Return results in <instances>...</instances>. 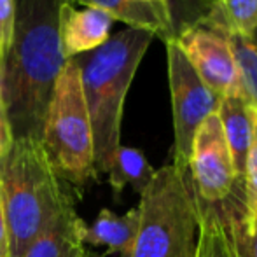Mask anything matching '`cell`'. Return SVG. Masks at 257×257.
I'll return each mask as SVG.
<instances>
[{
  "label": "cell",
  "mask_w": 257,
  "mask_h": 257,
  "mask_svg": "<svg viewBox=\"0 0 257 257\" xmlns=\"http://www.w3.org/2000/svg\"><path fill=\"white\" fill-rule=\"evenodd\" d=\"M65 0H16V23L0 70V89L16 139L41 140L53 86L67 58L61 48Z\"/></svg>",
  "instance_id": "1"
},
{
  "label": "cell",
  "mask_w": 257,
  "mask_h": 257,
  "mask_svg": "<svg viewBox=\"0 0 257 257\" xmlns=\"http://www.w3.org/2000/svg\"><path fill=\"white\" fill-rule=\"evenodd\" d=\"M154 35L146 30L124 28L110 35L103 46L74 60L81 72L82 95L93 132L96 173H107L117 147L124 102L135 74Z\"/></svg>",
  "instance_id": "2"
},
{
  "label": "cell",
  "mask_w": 257,
  "mask_h": 257,
  "mask_svg": "<svg viewBox=\"0 0 257 257\" xmlns=\"http://www.w3.org/2000/svg\"><path fill=\"white\" fill-rule=\"evenodd\" d=\"M0 196L9 231V257L23 255L56 213L72 201L37 139H16L0 159Z\"/></svg>",
  "instance_id": "3"
},
{
  "label": "cell",
  "mask_w": 257,
  "mask_h": 257,
  "mask_svg": "<svg viewBox=\"0 0 257 257\" xmlns=\"http://www.w3.org/2000/svg\"><path fill=\"white\" fill-rule=\"evenodd\" d=\"M139 229L126 257H194L200 229V203L191 175L173 165L156 170L140 194Z\"/></svg>",
  "instance_id": "4"
},
{
  "label": "cell",
  "mask_w": 257,
  "mask_h": 257,
  "mask_svg": "<svg viewBox=\"0 0 257 257\" xmlns=\"http://www.w3.org/2000/svg\"><path fill=\"white\" fill-rule=\"evenodd\" d=\"M41 144L63 182L86 187L96 179L93 132L82 95L81 72L74 58L67 60L46 108Z\"/></svg>",
  "instance_id": "5"
},
{
  "label": "cell",
  "mask_w": 257,
  "mask_h": 257,
  "mask_svg": "<svg viewBox=\"0 0 257 257\" xmlns=\"http://www.w3.org/2000/svg\"><path fill=\"white\" fill-rule=\"evenodd\" d=\"M168 86L173 114V163L180 173L189 172L193 140L201 122L217 112L220 100L200 81L173 41L165 42Z\"/></svg>",
  "instance_id": "6"
},
{
  "label": "cell",
  "mask_w": 257,
  "mask_h": 257,
  "mask_svg": "<svg viewBox=\"0 0 257 257\" xmlns=\"http://www.w3.org/2000/svg\"><path fill=\"white\" fill-rule=\"evenodd\" d=\"M173 42L200 81L219 100L233 93H241L231 34L217 18L206 16L180 32Z\"/></svg>",
  "instance_id": "7"
},
{
  "label": "cell",
  "mask_w": 257,
  "mask_h": 257,
  "mask_svg": "<svg viewBox=\"0 0 257 257\" xmlns=\"http://www.w3.org/2000/svg\"><path fill=\"white\" fill-rule=\"evenodd\" d=\"M189 175L200 203L220 205L241 191L217 112L201 122L193 140Z\"/></svg>",
  "instance_id": "8"
},
{
  "label": "cell",
  "mask_w": 257,
  "mask_h": 257,
  "mask_svg": "<svg viewBox=\"0 0 257 257\" xmlns=\"http://www.w3.org/2000/svg\"><path fill=\"white\" fill-rule=\"evenodd\" d=\"M114 18L95 7L75 9L74 4H65L61 9V48L67 60L81 56L103 46L110 37Z\"/></svg>",
  "instance_id": "9"
},
{
  "label": "cell",
  "mask_w": 257,
  "mask_h": 257,
  "mask_svg": "<svg viewBox=\"0 0 257 257\" xmlns=\"http://www.w3.org/2000/svg\"><path fill=\"white\" fill-rule=\"evenodd\" d=\"M72 4L105 11L114 21H122L128 28L151 32L163 42L175 39L170 4L153 0H72Z\"/></svg>",
  "instance_id": "10"
},
{
  "label": "cell",
  "mask_w": 257,
  "mask_h": 257,
  "mask_svg": "<svg viewBox=\"0 0 257 257\" xmlns=\"http://www.w3.org/2000/svg\"><path fill=\"white\" fill-rule=\"evenodd\" d=\"M84 229L86 222L79 217L74 200L68 201L21 257H75L86 247Z\"/></svg>",
  "instance_id": "11"
},
{
  "label": "cell",
  "mask_w": 257,
  "mask_h": 257,
  "mask_svg": "<svg viewBox=\"0 0 257 257\" xmlns=\"http://www.w3.org/2000/svg\"><path fill=\"white\" fill-rule=\"evenodd\" d=\"M217 115L222 124V132L233 158L236 180L241 191L243 172L247 154L252 142V128H254V107L250 105L243 93H233L220 98L217 107Z\"/></svg>",
  "instance_id": "12"
},
{
  "label": "cell",
  "mask_w": 257,
  "mask_h": 257,
  "mask_svg": "<svg viewBox=\"0 0 257 257\" xmlns=\"http://www.w3.org/2000/svg\"><path fill=\"white\" fill-rule=\"evenodd\" d=\"M139 229V208L117 215L112 210L102 208L91 224H86L84 245L105 247V255L119 254L126 257L133 247Z\"/></svg>",
  "instance_id": "13"
},
{
  "label": "cell",
  "mask_w": 257,
  "mask_h": 257,
  "mask_svg": "<svg viewBox=\"0 0 257 257\" xmlns=\"http://www.w3.org/2000/svg\"><path fill=\"white\" fill-rule=\"evenodd\" d=\"M154 173L156 170L142 151L121 144L112 158L107 175L112 193L115 198H119L126 186L132 187L135 193L142 194L144 189L153 180Z\"/></svg>",
  "instance_id": "14"
},
{
  "label": "cell",
  "mask_w": 257,
  "mask_h": 257,
  "mask_svg": "<svg viewBox=\"0 0 257 257\" xmlns=\"http://www.w3.org/2000/svg\"><path fill=\"white\" fill-rule=\"evenodd\" d=\"M198 248L203 257H238L229 222H227L226 208L222 203H200Z\"/></svg>",
  "instance_id": "15"
},
{
  "label": "cell",
  "mask_w": 257,
  "mask_h": 257,
  "mask_svg": "<svg viewBox=\"0 0 257 257\" xmlns=\"http://www.w3.org/2000/svg\"><path fill=\"white\" fill-rule=\"evenodd\" d=\"M227 222L233 234L234 248L238 257H257V210L250 215H243L241 212L240 194L234 193L229 200L224 201Z\"/></svg>",
  "instance_id": "16"
},
{
  "label": "cell",
  "mask_w": 257,
  "mask_h": 257,
  "mask_svg": "<svg viewBox=\"0 0 257 257\" xmlns=\"http://www.w3.org/2000/svg\"><path fill=\"white\" fill-rule=\"evenodd\" d=\"M208 16L217 18L233 37L250 39L257 32V0H219Z\"/></svg>",
  "instance_id": "17"
},
{
  "label": "cell",
  "mask_w": 257,
  "mask_h": 257,
  "mask_svg": "<svg viewBox=\"0 0 257 257\" xmlns=\"http://www.w3.org/2000/svg\"><path fill=\"white\" fill-rule=\"evenodd\" d=\"M231 42L240 72L241 93L257 110V32L250 39L231 35Z\"/></svg>",
  "instance_id": "18"
},
{
  "label": "cell",
  "mask_w": 257,
  "mask_h": 257,
  "mask_svg": "<svg viewBox=\"0 0 257 257\" xmlns=\"http://www.w3.org/2000/svg\"><path fill=\"white\" fill-rule=\"evenodd\" d=\"M217 2L219 0H177V2H168L175 37L182 30L205 20L215 9Z\"/></svg>",
  "instance_id": "19"
},
{
  "label": "cell",
  "mask_w": 257,
  "mask_h": 257,
  "mask_svg": "<svg viewBox=\"0 0 257 257\" xmlns=\"http://www.w3.org/2000/svg\"><path fill=\"white\" fill-rule=\"evenodd\" d=\"M241 212L243 215H250L257 210V110L254 108V128H252V142L247 154L241 184Z\"/></svg>",
  "instance_id": "20"
},
{
  "label": "cell",
  "mask_w": 257,
  "mask_h": 257,
  "mask_svg": "<svg viewBox=\"0 0 257 257\" xmlns=\"http://www.w3.org/2000/svg\"><path fill=\"white\" fill-rule=\"evenodd\" d=\"M16 23V0H0V70L9 53Z\"/></svg>",
  "instance_id": "21"
},
{
  "label": "cell",
  "mask_w": 257,
  "mask_h": 257,
  "mask_svg": "<svg viewBox=\"0 0 257 257\" xmlns=\"http://www.w3.org/2000/svg\"><path fill=\"white\" fill-rule=\"evenodd\" d=\"M13 144H14L13 126H11L6 100H4L2 89H0V159L6 158L7 153L11 151V147H13Z\"/></svg>",
  "instance_id": "22"
},
{
  "label": "cell",
  "mask_w": 257,
  "mask_h": 257,
  "mask_svg": "<svg viewBox=\"0 0 257 257\" xmlns=\"http://www.w3.org/2000/svg\"><path fill=\"white\" fill-rule=\"evenodd\" d=\"M0 257H9V231L2 206V196H0Z\"/></svg>",
  "instance_id": "23"
},
{
  "label": "cell",
  "mask_w": 257,
  "mask_h": 257,
  "mask_svg": "<svg viewBox=\"0 0 257 257\" xmlns=\"http://www.w3.org/2000/svg\"><path fill=\"white\" fill-rule=\"evenodd\" d=\"M75 257H93V254H91V252H89L86 247H82L81 250H79L77 254H75Z\"/></svg>",
  "instance_id": "24"
},
{
  "label": "cell",
  "mask_w": 257,
  "mask_h": 257,
  "mask_svg": "<svg viewBox=\"0 0 257 257\" xmlns=\"http://www.w3.org/2000/svg\"><path fill=\"white\" fill-rule=\"evenodd\" d=\"M153 2H161V4H168V2H172V0H153Z\"/></svg>",
  "instance_id": "25"
},
{
  "label": "cell",
  "mask_w": 257,
  "mask_h": 257,
  "mask_svg": "<svg viewBox=\"0 0 257 257\" xmlns=\"http://www.w3.org/2000/svg\"><path fill=\"white\" fill-rule=\"evenodd\" d=\"M194 257H203V255H201V252H200V248H198V247H196V255H194Z\"/></svg>",
  "instance_id": "26"
},
{
  "label": "cell",
  "mask_w": 257,
  "mask_h": 257,
  "mask_svg": "<svg viewBox=\"0 0 257 257\" xmlns=\"http://www.w3.org/2000/svg\"><path fill=\"white\" fill-rule=\"evenodd\" d=\"M65 2H67V4H72V0H65Z\"/></svg>",
  "instance_id": "27"
}]
</instances>
